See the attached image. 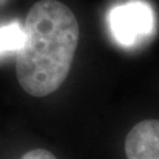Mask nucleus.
Listing matches in <instances>:
<instances>
[{
  "label": "nucleus",
  "mask_w": 159,
  "mask_h": 159,
  "mask_svg": "<svg viewBox=\"0 0 159 159\" xmlns=\"http://www.w3.org/2000/svg\"><path fill=\"white\" fill-rule=\"evenodd\" d=\"M24 32L16 58L17 81L32 97H47L70 72L80 40L78 21L64 3L40 0L29 9Z\"/></svg>",
  "instance_id": "f257e3e1"
},
{
  "label": "nucleus",
  "mask_w": 159,
  "mask_h": 159,
  "mask_svg": "<svg viewBox=\"0 0 159 159\" xmlns=\"http://www.w3.org/2000/svg\"><path fill=\"white\" fill-rule=\"evenodd\" d=\"M107 27L118 45L135 48L152 36L155 13L146 0H129L109 11Z\"/></svg>",
  "instance_id": "f03ea898"
},
{
  "label": "nucleus",
  "mask_w": 159,
  "mask_h": 159,
  "mask_svg": "<svg viewBox=\"0 0 159 159\" xmlns=\"http://www.w3.org/2000/svg\"><path fill=\"white\" fill-rule=\"evenodd\" d=\"M127 159H159V119L137 123L125 139Z\"/></svg>",
  "instance_id": "7ed1b4c3"
},
{
  "label": "nucleus",
  "mask_w": 159,
  "mask_h": 159,
  "mask_svg": "<svg viewBox=\"0 0 159 159\" xmlns=\"http://www.w3.org/2000/svg\"><path fill=\"white\" fill-rule=\"evenodd\" d=\"M25 32L19 23L0 27V56L8 52H19L24 44Z\"/></svg>",
  "instance_id": "20e7f679"
},
{
  "label": "nucleus",
  "mask_w": 159,
  "mask_h": 159,
  "mask_svg": "<svg viewBox=\"0 0 159 159\" xmlns=\"http://www.w3.org/2000/svg\"><path fill=\"white\" fill-rule=\"evenodd\" d=\"M20 159H57L51 151L45 150V148H34L25 152Z\"/></svg>",
  "instance_id": "39448f33"
}]
</instances>
